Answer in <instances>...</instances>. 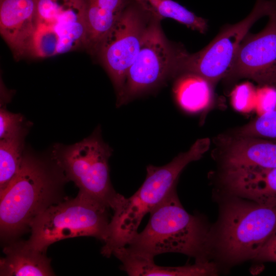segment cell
I'll list each match as a JSON object with an SVG mask.
<instances>
[{"instance_id":"16","label":"cell","mask_w":276,"mask_h":276,"mask_svg":"<svg viewBox=\"0 0 276 276\" xmlns=\"http://www.w3.org/2000/svg\"><path fill=\"white\" fill-rule=\"evenodd\" d=\"M85 3L87 41L85 50L94 56L128 4L126 0H85Z\"/></svg>"},{"instance_id":"12","label":"cell","mask_w":276,"mask_h":276,"mask_svg":"<svg viewBox=\"0 0 276 276\" xmlns=\"http://www.w3.org/2000/svg\"><path fill=\"white\" fill-rule=\"evenodd\" d=\"M36 0H0V32L14 58L29 56L35 31Z\"/></svg>"},{"instance_id":"23","label":"cell","mask_w":276,"mask_h":276,"mask_svg":"<svg viewBox=\"0 0 276 276\" xmlns=\"http://www.w3.org/2000/svg\"><path fill=\"white\" fill-rule=\"evenodd\" d=\"M30 126L24 121L20 113H14L1 107L0 109V139L12 136L27 126Z\"/></svg>"},{"instance_id":"13","label":"cell","mask_w":276,"mask_h":276,"mask_svg":"<svg viewBox=\"0 0 276 276\" xmlns=\"http://www.w3.org/2000/svg\"><path fill=\"white\" fill-rule=\"evenodd\" d=\"M224 171L260 172L276 167V141L241 136L223 140Z\"/></svg>"},{"instance_id":"7","label":"cell","mask_w":276,"mask_h":276,"mask_svg":"<svg viewBox=\"0 0 276 276\" xmlns=\"http://www.w3.org/2000/svg\"><path fill=\"white\" fill-rule=\"evenodd\" d=\"M85 0H36L29 56L42 58L85 49Z\"/></svg>"},{"instance_id":"6","label":"cell","mask_w":276,"mask_h":276,"mask_svg":"<svg viewBox=\"0 0 276 276\" xmlns=\"http://www.w3.org/2000/svg\"><path fill=\"white\" fill-rule=\"evenodd\" d=\"M276 228V206L232 200L223 206L216 246L226 261L255 259Z\"/></svg>"},{"instance_id":"14","label":"cell","mask_w":276,"mask_h":276,"mask_svg":"<svg viewBox=\"0 0 276 276\" xmlns=\"http://www.w3.org/2000/svg\"><path fill=\"white\" fill-rule=\"evenodd\" d=\"M112 255L121 262V269L131 276L215 275L218 272L216 265L208 260L182 266H159L154 257L135 252L127 246L114 250Z\"/></svg>"},{"instance_id":"24","label":"cell","mask_w":276,"mask_h":276,"mask_svg":"<svg viewBox=\"0 0 276 276\" xmlns=\"http://www.w3.org/2000/svg\"><path fill=\"white\" fill-rule=\"evenodd\" d=\"M260 261L276 262V228L255 259Z\"/></svg>"},{"instance_id":"18","label":"cell","mask_w":276,"mask_h":276,"mask_svg":"<svg viewBox=\"0 0 276 276\" xmlns=\"http://www.w3.org/2000/svg\"><path fill=\"white\" fill-rule=\"evenodd\" d=\"M173 88L175 99L184 110L196 113L204 110L213 99V86L205 78L195 74L182 73Z\"/></svg>"},{"instance_id":"3","label":"cell","mask_w":276,"mask_h":276,"mask_svg":"<svg viewBox=\"0 0 276 276\" xmlns=\"http://www.w3.org/2000/svg\"><path fill=\"white\" fill-rule=\"evenodd\" d=\"M56 172L42 159L25 151L18 172L0 192L1 237L18 235L56 202L61 176Z\"/></svg>"},{"instance_id":"19","label":"cell","mask_w":276,"mask_h":276,"mask_svg":"<svg viewBox=\"0 0 276 276\" xmlns=\"http://www.w3.org/2000/svg\"><path fill=\"white\" fill-rule=\"evenodd\" d=\"M150 17L159 20L174 19L188 28L204 33L207 30L206 19L199 17L173 0H132Z\"/></svg>"},{"instance_id":"11","label":"cell","mask_w":276,"mask_h":276,"mask_svg":"<svg viewBox=\"0 0 276 276\" xmlns=\"http://www.w3.org/2000/svg\"><path fill=\"white\" fill-rule=\"evenodd\" d=\"M266 27L242 40L226 79L247 78L276 87V0Z\"/></svg>"},{"instance_id":"20","label":"cell","mask_w":276,"mask_h":276,"mask_svg":"<svg viewBox=\"0 0 276 276\" xmlns=\"http://www.w3.org/2000/svg\"><path fill=\"white\" fill-rule=\"evenodd\" d=\"M30 126L12 136L1 139L0 192L7 188L20 168L25 152V138Z\"/></svg>"},{"instance_id":"5","label":"cell","mask_w":276,"mask_h":276,"mask_svg":"<svg viewBox=\"0 0 276 276\" xmlns=\"http://www.w3.org/2000/svg\"><path fill=\"white\" fill-rule=\"evenodd\" d=\"M112 152L98 127L78 143L56 146L53 155L65 178L79 188L78 194L113 210L124 196L116 192L110 182L108 160Z\"/></svg>"},{"instance_id":"9","label":"cell","mask_w":276,"mask_h":276,"mask_svg":"<svg viewBox=\"0 0 276 276\" xmlns=\"http://www.w3.org/2000/svg\"><path fill=\"white\" fill-rule=\"evenodd\" d=\"M150 18L140 50L127 72L123 96L117 107L175 76L180 50L175 49L167 41L162 31L160 21Z\"/></svg>"},{"instance_id":"2","label":"cell","mask_w":276,"mask_h":276,"mask_svg":"<svg viewBox=\"0 0 276 276\" xmlns=\"http://www.w3.org/2000/svg\"><path fill=\"white\" fill-rule=\"evenodd\" d=\"M127 246L154 258L175 252L193 257L196 262H203L211 251V233L200 217L185 210L175 189L150 212L146 226Z\"/></svg>"},{"instance_id":"22","label":"cell","mask_w":276,"mask_h":276,"mask_svg":"<svg viewBox=\"0 0 276 276\" xmlns=\"http://www.w3.org/2000/svg\"><path fill=\"white\" fill-rule=\"evenodd\" d=\"M257 98V91L249 82L237 85L231 94V101L234 108L240 112L249 111Z\"/></svg>"},{"instance_id":"4","label":"cell","mask_w":276,"mask_h":276,"mask_svg":"<svg viewBox=\"0 0 276 276\" xmlns=\"http://www.w3.org/2000/svg\"><path fill=\"white\" fill-rule=\"evenodd\" d=\"M108 209L80 194L75 198L53 204L32 222L31 235L26 243L45 252L51 244L66 238L91 236L104 242L110 220Z\"/></svg>"},{"instance_id":"17","label":"cell","mask_w":276,"mask_h":276,"mask_svg":"<svg viewBox=\"0 0 276 276\" xmlns=\"http://www.w3.org/2000/svg\"><path fill=\"white\" fill-rule=\"evenodd\" d=\"M3 251L5 257L0 262L1 276L54 275L45 252L30 247L26 242L11 243Z\"/></svg>"},{"instance_id":"15","label":"cell","mask_w":276,"mask_h":276,"mask_svg":"<svg viewBox=\"0 0 276 276\" xmlns=\"http://www.w3.org/2000/svg\"><path fill=\"white\" fill-rule=\"evenodd\" d=\"M223 181L235 195L276 206V167L260 172L224 171Z\"/></svg>"},{"instance_id":"1","label":"cell","mask_w":276,"mask_h":276,"mask_svg":"<svg viewBox=\"0 0 276 276\" xmlns=\"http://www.w3.org/2000/svg\"><path fill=\"white\" fill-rule=\"evenodd\" d=\"M209 138L197 140L185 152L160 167H147L146 178L136 192L124 197L113 210L101 254L109 257L114 250L127 246L138 233L144 216L158 205L174 189L179 176L190 163L200 159L210 146Z\"/></svg>"},{"instance_id":"21","label":"cell","mask_w":276,"mask_h":276,"mask_svg":"<svg viewBox=\"0 0 276 276\" xmlns=\"http://www.w3.org/2000/svg\"><path fill=\"white\" fill-rule=\"evenodd\" d=\"M236 135L256 137L276 141V105L239 128Z\"/></svg>"},{"instance_id":"8","label":"cell","mask_w":276,"mask_h":276,"mask_svg":"<svg viewBox=\"0 0 276 276\" xmlns=\"http://www.w3.org/2000/svg\"><path fill=\"white\" fill-rule=\"evenodd\" d=\"M274 0H257L249 15L241 21L223 28L200 51L189 54L180 50L176 64V75L190 73L207 80L213 86L228 75L239 46L251 26L270 14Z\"/></svg>"},{"instance_id":"10","label":"cell","mask_w":276,"mask_h":276,"mask_svg":"<svg viewBox=\"0 0 276 276\" xmlns=\"http://www.w3.org/2000/svg\"><path fill=\"white\" fill-rule=\"evenodd\" d=\"M147 16L136 4L127 5L97 54L113 85L117 106L123 96L127 72L140 50Z\"/></svg>"}]
</instances>
